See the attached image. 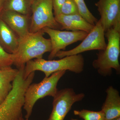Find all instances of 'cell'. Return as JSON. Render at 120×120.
Returning a JSON list of instances; mask_svg holds the SVG:
<instances>
[{
    "label": "cell",
    "instance_id": "cell-10",
    "mask_svg": "<svg viewBox=\"0 0 120 120\" xmlns=\"http://www.w3.org/2000/svg\"><path fill=\"white\" fill-rule=\"evenodd\" d=\"M95 5L105 33L111 28L120 31V0H99Z\"/></svg>",
    "mask_w": 120,
    "mask_h": 120
},
{
    "label": "cell",
    "instance_id": "cell-5",
    "mask_svg": "<svg viewBox=\"0 0 120 120\" xmlns=\"http://www.w3.org/2000/svg\"><path fill=\"white\" fill-rule=\"evenodd\" d=\"M66 71H58L48 77H45L38 83H31L26 90L23 109L26 111L25 118L29 119L37 101L47 96L54 97L56 94L57 84L66 73Z\"/></svg>",
    "mask_w": 120,
    "mask_h": 120
},
{
    "label": "cell",
    "instance_id": "cell-8",
    "mask_svg": "<svg viewBox=\"0 0 120 120\" xmlns=\"http://www.w3.org/2000/svg\"><path fill=\"white\" fill-rule=\"evenodd\" d=\"M84 93L76 94L72 88H68L58 91L53 98L52 109L48 120H64L76 102L82 101Z\"/></svg>",
    "mask_w": 120,
    "mask_h": 120
},
{
    "label": "cell",
    "instance_id": "cell-18",
    "mask_svg": "<svg viewBox=\"0 0 120 120\" xmlns=\"http://www.w3.org/2000/svg\"><path fill=\"white\" fill-rule=\"evenodd\" d=\"M73 113L84 120H105V114L101 110L98 112L85 109L75 110Z\"/></svg>",
    "mask_w": 120,
    "mask_h": 120
},
{
    "label": "cell",
    "instance_id": "cell-24",
    "mask_svg": "<svg viewBox=\"0 0 120 120\" xmlns=\"http://www.w3.org/2000/svg\"><path fill=\"white\" fill-rule=\"evenodd\" d=\"M111 120H120V117H117V118H115Z\"/></svg>",
    "mask_w": 120,
    "mask_h": 120
},
{
    "label": "cell",
    "instance_id": "cell-2",
    "mask_svg": "<svg viewBox=\"0 0 120 120\" xmlns=\"http://www.w3.org/2000/svg\"><path fill=\"white\" fill-rule=\"evenodd\" d=\"M43 30L35 32H29L19 38L16 52L12 54L13 65L17 69L25 65L33 59L42 58L43 54L51 52L52 45L50 39L44 37Z\"/></svg>",
    "mask_w": 120,
    "mask_h": 120
},
{
    "label": "cell",
    "instance_id": "cell-1",
    "mask_svg": "<svg viewBox=\"0 0 120 120\" xmlns=\"http://www.w3.org/2000/svg\"><path fill=\"white\" fill-rule=\"evenodd\" d=\"M19 69V73L12 82V89L0 105V120H18L22 116L24 94L33 82L35 72L31 73L25 79L24 68Z\"/></svg>",
    "mask_w": 120,
    "mask_h": 120
},
{
    "label": "cell",
    "instance_id": "cell-11",
    "mask_svg": "<svg viewBox=\"0 0 120 120\" xmlns=\"http://www.w3.org/2000/svg\"><path fill=\"white\" fill-rule=\"evenodd\" d=\"M30 17L14 11L4 9L0 13V18L19 38L30 32Z\"/></svg>",
    "mask_w": 120,
    "mask_h": 120
},
{
    "label": "cell",
    "instance_id": "cell-4",
    "mask_svg": "<svg viewBox=\"0 0 120 120\" xmlns=\"http://www.w3.org/2000/svg\"><path fill=\"white\" fill-rule=\"evenodd\" d=\"M108 43L103 50H99L97 58L93 61L92 65L100 75H110L112 69L117 74L120 73L119 58L120 54V31L111 28L105 33Z\"/></svg>",
    "mask_w": 120,
    "mask_h": 120
},
{
    "label": "cell",
    "instance_id": "cell-27",
    "mask_svg": "<svg viewBox=\"0 0 120 120\" xmlns=\"http://www.w3.org/2000/svg\"><path fill=\"white\" fill-rule=\"evenodd\" d=\"M32 0L33 1H34L35 0Z\"/></svg>",
    "mask_w": 120,
    "mask_h": 120
},
{
    "label": "cell",
    "instance_id": "cell-23",
    "mask_svg": "<svg viewBox=\"0 0 120 120\" xmlns=\"http://www.w3.org/2000/svg\"><path fill=\"white\" fill-rule=\"evenodd\" d=\"M18 120H28V119H26V118L24 119V118L22 116V117H20V118H19Z\"/></svg>",
    "mask_w": 120,
    "mask_h": 120
},
{
    "label": "cell",
    "instance_id": "cell-21",
    "mask_svg": "<svg viewBox=\"0 0 120 120\" xmlns=\"http://www.w3.org/2000/svg\"><path fill=\"white\" fill-rule=\"evenodd\" d=\"M66 0H52L54 16L60 14L61 9Z\"/></svg>",
    "mask_w": 120,
    "mask_h": 120
},
{
    "label": "cell",
    "instance_id": "cell-12",
    "mask_svg": "<svg viewBox=\"0 0 120 120\" xmlns=\"http://www.w3.org/2000/svg\"><path fill=\"white\" fill-rule=\"evenodd\" d=\"M54 17L56 22L61 26V30L82 31L89 33L94 26L87 22L79 14L70 15L60 14Z\"/></svg>",
    "mask_w": 120,
    "mask_h": 120
},
{
    "label": "cell",
    "instance_id": "cell-15",
    "mask_svg": "<svg viewBox=\"0 0 120 120\" xmlns=\"http://www.w3.org/2000/svg\"><path fill=\"white\" fill-rule=\"evenodd\" d=\"M19 69L11 67L0 68V97L3 100L12 88V82L19 72Z\"/></svg>",
    "mask_w": 120,
    "mask_h": 120
},
{
    "label": "cell",
    "instance_id": "cell-16",
    "mask_svg": "<svg viewBox=\"0 0 120 120\" xmlns=\"http://www.w3.org/2000/svg\"><path fill=\"white\" fill-rule=\"evenodd\" d=\"M33 2L32 0H5L3 9L31 16Z\"/></svg>",
    "mask_w": 120,
    "mask_h": 120
},
{
    "label": "cell",
    "instance_id": "cell-7",
    "mask_svg": "<svg viewBox=\"0 0 120 120\" xmlns=\"http://www.w3.org/2000/svg\"><path fill=\"white\" fill-rule=\"evenodd\" d=\"M106 45L105 31L99 19L79 45L69 50L59 51L56 54V57L60 59L67 56L81 54L87 51L103 50L105 49Z\"/></svg>",
    "mask_w": 120,
    "mask_h": 120
},
{
    "label": "cell",
    "instance_id": "cell-26",
    "mask_svg": "<svg viewBox=\"0 0 120 120\" xmlns=\"http://www.w3.org/2000/svg\"><path fill=\"white\" fill-rule=\"evenodd\" d=\"M71 120H77V119H74V118H71Z\"/></svg>",
    "mask_w": 120,
    "mask_h": 120
},
{
    "label": "cell",
    "instance_id": "cell-13",
    "mask_svg": "<svg viewBox=\"0 0 120 120\" xmlns=\"http://www.w3.org/2000/svg\"><path fill=\"white\" fill-rule=\"evenodd\" d=\"M107 95L101 110L105 120H111L120 117V96L119 91L112 86L106 90Z\"/></svg>",
    "mask_w": 120,
    "mask_h": 120
},
{
    "label": "cell",
    "instance_id": "cell-20",
    "mask_svg": "<svg viewBox=\"0 0 120 120\" xmlns=\"http://www.w3.org/2000/svg\"><path fill=\"white\" fill-rule=\"evenodd\" d=\"M12 65V54L5 52L0 45V68L11 67Z\"/></svg>",
    "mask_w": 120,
    "mask_h": 120
},
{
    "label": "cell",
    "instance_id": "cell-19",
    "mask_svg": "<svg viewBox=\"0 0 120 120\" xmlns=\"http://www.w3.org/2000/svg\"><path fill=\"white\" fill-rule=\"evenodd\" d=\"M60 14L64 15L79 14L74 0H66L61 7Z\"/></svg>",
    "mask_w": 120,
    "mask_h": 120
},
{
    "label": "cell",
    "instance_id": "cell-3",
    "mask_svg": "<svg viewBox=\"0 0 120 120\" xmlns=\"http://www.w3.org/2000/svg\"><path fill=\"white\" fill-rule=\"evenodd\" d=\"M84 66V58L81 54L67 56L57 60L35 59L26 63L24 77L26 79L31 73L36 71L42 72L46 77L61 71H69L79 74L83 71Z\"/></svg>",
    "mask_w": 120,
    "mask_h": 120
},
{
    "label": "cell",
    "instance_id": "cell-22",
    "mask_svg": "<svg viewBox=\"0 0 120 120\" xmlns=\"http://www.w3.org/2000/svg\"><path fill=\"white\" fill-rule=\"evenodd\" d=\"M5 1V0H0V13L4 8Z\"/></svg>",
    "mask_w": 120,
    "mask_h": 120
},
{
    "label": "cell",
    "instance_id": "cell-17",
    "mask_svg": "<svg viewBox=\"0 0 120 120\" xmlns=\"http://www.w3.org/2000/svg\"><path fill=\"white\" fill-rule=\"evenodd\" d=\"M77 5L80 15L87 22L94 26L98 21L96 17L90 12L84 0H74Z\"/></svg>",
    "mask_w": 120,
    "mask_h": 120
},
{
    "label": "cell",
    "instance_id": "cell-6",
    "mask_svg": "<svg viewBox=\"0 0 120 120\" xmlns=\"http://www.w3.org/2000/svg\"><path fill=\"white\" fill-rule=\"evenodd\" d=\"M52 0H35L31 7L30 32H35L46 27L61 30L53 12Z\"/></svg>",
    "mask_w": 120,
    "mask_h": 120
},
{
    "label": "cell",
    "instance_id": "cell-14",
    "mask_svg": "<svg viewBox=\"0 0 120 120\" xmlns=\"http://www.w3.org/2000/svg\"><path fill=\"white\" fill-rule=\"evenodd\" d=\"M19 38L0 18V45L5 52L13 54L18 49Z\"/></svg>",
    "mask_w": 120,
    "mask_h": 120
},
{
    "label": "cell",
    "instance_id": "cell-25",
    "mask_svg": "<svg viewBox=\"0 0 120 120\" xmlns=\"http://www.w3.org/2000/svg\"><path fill=\"white\" fill-rule=\"evenodd\" d=\"M3 101H4V100L2 99V98H1V97H0V105L1 104Z\"/></svg>",
    "mask_w": 120,
    "mask_h": 120
},
{
    "label": "cell",
    "instance_id": "cell-9",
    "mask_svg": "<svg viewBox=\"0 0 120 120\" xmlns=\"http://www.w3.org/2000/svg\"><path fill=\"white\" fill-rule=\"evenodd\" d=\"M43 30L49 36L51 41L52 49L48 57L49 60H52L58 52L65 50L68 46L82 41L88 33L82 31H62L47 27L43 28Z\"/></svg>",
    "mask_w": 120,
    "mask_h": 120
}]
</instances>
